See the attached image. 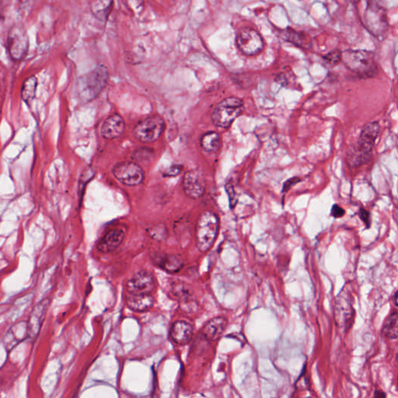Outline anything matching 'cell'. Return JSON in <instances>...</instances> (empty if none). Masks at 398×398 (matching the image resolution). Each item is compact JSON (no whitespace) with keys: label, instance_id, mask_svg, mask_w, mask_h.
Listing matches in <instances>:
<instances>
[{"label":"cell","instance_id":"obj_3","mask_svg":"<svg viewBox=\"0 0 398 398\" xmlns=\"http://www.w3.org/2000/svg\"><path fill=\"white\" fill-rule=\"evenodd\" d=\"M219 229V220L211 211L203 212L196 223V246L200 251H208L216 241Z\"/></svg>","mask_w":398,"mask_h":398},{"label":"cell","instance_id":"obj_4","mask_svg":"<svg viewBox=\"0 0 398 398\" xmlns=\"http://www.w3.org/2000/svg\"><path fill=\"white\" fill-rule=\"evenodd\" d=\"M108 73L107 68L100 66L79 78L77 93L83 102H89L98 96L107 84Z\"/></svg>","mask_w":398,"mask_h":398},{"label":"cell","instance_id":"obj_20","mask_svg":"<svg viewBox=\"0 0 398 398\" xmlns=\"http://www.w3.org/2000/svg\"><path fill=\"white\" fill-rule=\"evenodd\" d=\"M127 306L135 312L149 310L154 305V298L151 295H132L127 296Z\"/></svg>","mask_w":398,"mask_h":398},{"label":"cell","instance_id":"obj_17","mask_svg":"<svg viewBox=\"0 0 398 398\" xmlns=\"http://www.w3.org/2000/svg\"><path fill=\"white\" fill-rule=\"evenodd\" d=\"M152 260L168 273H178L184 267V261L178 255L156 253Z\"/></svg>","mask_w":398,"mask_h":398},{"label":"cell","instance_id":"obj_13","mask_svg":"<svg viewBox=\"0 0 398 398\" xmlns=\"http://www.w3.org/2000/svg\"><path fill=\"white\" fill-rule=\"evenodd\" d=\"M183 190L185 194L191 198L201 197L206 191V179L203 172L194 169L184 174Z\"/></svg>","mask_w":398,"mask_h":398},{"label":"cell","instance_id":"obj_29","mask_svg":"<svg viewBox=\"0 0 398 398\" xmlns=\"http://www.w3.org/2000/svg\"><path fill=\"white\" fill-rule=\"evenodd\" d=\"M182 169L183 166L181 165H174L166 169L164 173V176L169 177V178L178 176L182 172Z\"/></svg>","mask_w":398,"mask_h":398},{"label":"cell","instance_id":"obj_19","mask_svg":"<svg viewBox=\"0 0 398 398\" xmlns=\"http://www.w3.org/2000/svg\"><path fill=\"white\" fill-rule=\"evenodd\" d=\"M192 336V326L186 321H176L170 328V337L177 344H187L191 340Z\"/></svg>","mask_w":398,"mask_h":398},{"label":"cell","instance_id":"obj_26","mask_svg":"<svg viewBox=\"0 0 398 398\" xmlns=\"http://www.w3.org/2000/svg\"><path fill=\"white\" fill-rule=\"evenodd\" d=\"M112 2L109 1H95L91 4V11L99 20H105L108 16Z\"/></svg>","mask_w":398,"mask_h":398},{"label":"cell","instance_id":"obj_7","mask_svg":"<svg viewBox=\"0 0 398 398\" xmlns=\"http://www.w3.org/2000/svg\"><path fill=\"white\" fill-rule=\"evenodd\" d=\"M164 129V120L160 116H150L137 124L133 133L138 141L150 144L158 139Z\"/></svg>","mask_w":398,"mask_h":398},{"label":"cell","instance_id":"obj_30","mask_svg":"<svg viewBox=\"0 0 398 398\" xmlns=\"http://www.w3.org/2000/svg\"><path fill=\"white\" fill-rule=\"evenodd\" d=\"M345 210L343 208L337 206V205H334L331 209V216H334L335 218H340L345 215Z\"/></svg>","mask_w":398,"mask_h":398},{"label":"cell","instance_id":"obj_35","mask_svg":"<svg viewBox=\"0 0 398 398\" xmlns=\"http://www.w3.org/2000/svg\"><path fill=\"white\" fill-rule=\"evenodd\" d=\"M393 298H394V301H393V303H394L395 306H396V305H397V300H396V299H397V292H395L394 295H393Z\"/></svg>","mask_w":398,"mask_h":398},{"label":"cell","instance_id":"obj_5","mask_svg":"<svg viewBox=\"0 0 398 398\" xmlns=\"http://www.w3.org/2000/svg\"><path fill=\"white\" fill-rule=\"evenodd\" d=\"M244 110V101L238 97L224 99L216 105L212 113V121L216 126L222 129L229 128Z\"/></svg>","mask_w":398,"mask_h":398},{"label":"cell","instance_id":"obj_2","mask_svg":"<svg viewBox=\"0 0 398 398\" xmlns=\"http://www.w3.org/2000/svg\"><path fill=\"white\" fill-rule=\"evenodd\" d=\"M342 62L352 73L361 78H374L379 73L375 56L365 50H346L342 52Z\"/></svg>","mask_w":398,"mask_h":398},{"label":"cell","instance_id":"obj_10","mask_svg":"<svg viewBox=\"0 0 398 398\" xmlns=\"http://www.w3.org/2000/svg\"><path fill=\"white\" fill-rule=\"evenodd\" d=\"M113 176L126 186L139 185L144 181L145 175L144 169L133 162H122L113 166Z\"/></svg>","mask_w":398,"mask_h":398},{"label":"cell","instance_id":"obj_11","mask_svg":"<svg viewBox=\"0 0 398 398\" xmlns=\"http://www.w3.org/2000/svg\"><path fill=\"white\" fill-rule=\"evenodd\" d=\"M29 48V38L24 28L14 26L10 29L7 38V48L14 60H22Z\"/></svg>","mask_w":398,"mask_h":398},{"label":"cell","instance_id":"obj_16","mask_svg":"<svg viewBox=\"0 0 398 398\" xmlns=\"http://www.w3.org/2000/svg\"><path fill=\"white\" fill-rule=\"evenodd\" d=\"M125 237V231L122 228L110 230L97 244V249L102 253H109L117 249Z\"/></svg>","mask_w":398,"mask_h":398},{"label":"cell","instance_id":"obj_1","mask_svg":"<svg viewBox=\"0 0 398 398\" xmlns=\"http://www.w3.org/2000/svg\"><path fill=\"white\" fill-rule=\"evenodd\" d=\"M380 130V125L377 122H369L363 127L357 143L348 152L347 162L349 166L359 167L371 160Z\"/></svg>","mask_w":398,"mask_h":398},{"label":"cell","instance_id":"obj_33","mask_svg":"<svg viewBox=\"0 0 398 398\" xmlns=\"http://www.w3.org/2000/svg\"><path fill=\"white\" fill-rule=\"evenodd\" d=\"M300 180L297 178H291V179L288 180L287 182L284 184L283 186V191H288L293 185L296 184V183L300 182Z\"/></svg>","mask_w":398,"mask_h":398},{"label":"cell","instance_id":"obj_22","mask_svg":"<svg viewBox=\"0 0 398 398\" xmlns=\"http://www.w3.org/2000/svg\"><path fill=\"white\" fill-rule=\"evenodd\" d=\"M200 144L205 151L208 153H214L220 148L222 141L219 133L216 132H209L202 136Z\"/></svg>","mask_w":398,"mask_h":398},{"label":"cell","instance_id":"obj_9","mask_svg":"<svg viewBox=\"0 0 398 398\" xmlns=\"http://www.w3.org/2000/svg\"><path fill=\"white\" fill-rule=\"evenodd\" d=\"M355 310L352 307V297L349 293L342 292L338 295L334 306V318L337 327L343 331H348L353 324Z\"/></svg>","mask_w":398,"mask_h":398},{"label":"cell","instance_id":"obj_28","mask_svg":"<svg viewBox=\"0 0 398 398\" xmlns=\"http://www.w3.org/2000/svg\"><path fill=\"white\" fill-rule=\"evenodd\" d=\"M324 60L330 66H334L342 62V51L334 50L324 56Z\"/></svg>","mask_w":398,"mask_h":398},{"label":"cell","instance_id":"obj_12","mask_svg":"<svg viewBox=\"0 0 398 398\" xmlns=\"http://www.w3.org/2000/svg\"><path fill=\"white\" fill-rule=\"evenodd\" d=\"M156 288V281L151 272L139 271L134 274L126 282V290L129 294L150 295Z\"/></svg>","mask_w":398,"mask_h":398},{"label":"cell","instance_id":"obj_24","mask_svg":"<svg viewBox=\"0 0 398 398\" xmlns=\"http://www.w3.org/2000/svg\"><path fill=\"white\" fill-rule=\"evenodd\" d=\"M383 334L389 339H396L398 336V315L394 312L386 320L383 328Z\"/></svg>","mask_w":398,"mask_h":398},{"label":"cell","instance_id":"obj_27","mask_svg":"<svg viewBox=\"0 0 398 398\" xmlns=\"http://www.w3.org/2000/svg\"><path fill=\"white\" fill-rule=\"evenodd\" d=\"M149 234L156 240H164L168 236L167 229L165 225H154L149 231Z\"/></svg>","mask_w":398,"mask_h":398},{"label":"cell","instance_id":"obj_15","mask_svg":"<svg viewBox=\"0 0 398 398\" xmlns=\"http://www.w3.org/2000/svg\"><path fill=\"white\" fill-rule=\"evenodd\" d=\"M49 303L50 301L48 299L42 300L32 310V315H31L30 320H29L27 324L28 334L31 337H35L39 333Z\"/></svg>","mask_w":398,"mask_h":398},{"label":"cell","instance_id":"obj_6","mask_svg":"<svg viewBox=\"0 0 398 398\" xmlns=\"http://www.w3.org/2000/svg\"><path fill=\"white\" fill-rule=\"evenodd\" d=\"M364 21L368 32L378 38L384 36L388 29L386 10L377 3H368L364 14Z\"/></svg>","mask_w":398,"mask_h":398},{"label":"cell","instance_id":"obj_14","mask_svg":"<svg viewBox=\"0 0 398 398\" xmlns=\"http://www.w3.org/2000/svg\"><path fill=\"white\" fill-rule=\"evenodd\" d=\"M125 123L122 116L115 113L109 116L101 127V135L106 139L119 138L125 132Z\"/></svg>","mask_w":398,"mask_h":398},{"label":"cell","instance_id":"obj_18","mask_svg":"<svg viewBox=\"0 0 398 398\" xmlns=\"http://www.w3.org/2000/svg\"><path fill=\"white\" fill-rule=\"evenodd\" d=\"M226 326L227 320L224 317L212 318L202 330L203 336L211 342H214L222 335Z\"/></svg>","mask_w":398,"mask_h":398},{"label":"cell","instance_id":"obj_31","mask_svg":"<svg viewBox=\"0 0 398 398\" xmlns=\"http://www.w3.org/2000/svg\"><path fill=\"white\" fill-rule=\"evenodd\" d=\"M359 216H360L361 219L366 224L367 226H369L371 225V219H369V214L367 211L365 209H361L359 211Z\"/></svg>","mask_w":398,"mask_h":398},{"label":"cell","instance_id":"obj_34","mask_svg":"<svg viewBox=\"0 0 398 398\" xmlns=\"http://www.w3.org/2000/svg\"><path fill=\"white\" fill-rule=\"evenodd\" d=\"M374 398H386V394L384 392L381 391V390H377L375 394H374Z\"/></svg>","mask_w":398,"mask_h":398},{"label":"cell","instance_id":"obj_23","mask_svg":"<svg viewBox=\"0 0 398 398\" xmlns=\"http://www.w3.org/2000/svg\"><path fill=\"white\" fill-rule=\"evenodd\" d=\"M38 80L35 76H31L23 82L21 90V97L23 101L29 104L35 97Z\"/></svg>","mask_w":398,"mask_h":398},{"label":"cell","instance_id":"obj_21","mask_svg":"<svg viewBox=\"0 0 398 398\" xmlns=\"http://www.w3.org/2000/svg\"><path fill=\"white\" fill-rule=\"evenodd\" d=\"M281 37L286 41L302 48H309L312 43L310 37L307 34L303 32H296L291 28L281 31Z\"/></svg>","mask_w":398,"mask_h":398},{"label":"cell","instance_id":"obj_25","mask_svg":"<svg viewBox=\"0 0 398 398\" xmlns=\"http://www.w3.org/2000/svg\"><path fill=\"white\" fill-rule=\"evenodd\" d=\"M170 288H172V294L179 300H182V302L191 300L192 290L184 282H179V281L173 282V284L170 286Z\"/></svg>","mask_w":398,"mask_h":398},{"label":"cell","instance_id":"obj_32","mask_svg":"<svg viewBox=\"0 0 398 398\" xmlns=\"http://www.w3.org/2000/svg\"><path fill=\"white\" fill-rule=\"evenodd\" d=\"M226 191L230 196V201H231V206H234L236 204V197L235 192H234V188L231 185H226Z\"/></svg>","mask_w":398,"mask_h":398},{"label":"cell","instance_id":"obj_8","mask_svg":"<svg viewBox=\"0 0 398 398\" xmlns=\"http://www.w3.org/2000/svg\"><path fill=\"white\" fill-rule=\"evenodd\" d=\"M236 43L243 54L247 56L259 54L265 47L262 35L251 27H242L237 32Z\"/></svg>","mask_w":398,"mask_h":398}]
</instances>
